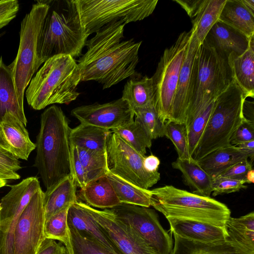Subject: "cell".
Here are the masks:
<instances>
[{"instance_id": "681fc988", "label": "cell", "mask_w": 254, "mask_h": 254, "mask_svg": "<svg viewBox=\"0 0 254 254\" xmlns=\"http://www.w3.org/2000/svg\"><path fill=\"white\" fill-rule=\"evenodd\" d=\"M160 161L156 156L150 154L145 156L143 160V166L146 171L149 172L158 171Z\"/></svg>"}, {"instance_id": "74e56055", "label": "cell", "mask_w": 254, "mask_h": 254, "mask_svg": "<svg viewBox=\"0 0 254 254\" xmlns=\"http://www.w3.org/2000/svg\"><path fill=\"white\" fill-rule=\"evenodd\" d=\"M134 120L144 128L151 138L164 136V125L160 120L154 104L133 110Z\"/></svg>"}, {"instance_id": "7bdbcfd3", "label": "cell", "mask_w": 254, "mask_h": 254, "mask_svg": "<svg viewBox=\"0 0 254 254\" xmlns=\"http://www.w3.org/2000/svg\"><path fill=\"white\" fill-rule=\"evenodd\" d=\"M70 174L76 186L82 189L87 184L86 173L77 153V148L71 143Z\"/></svg>"}, {"instance_id": "5bb4252c", "label": "cell", "mask_w": 254, "mask_h": 254, "mask_svg": "<svg viewBox=\"0 0 254 254\" xmlns=\"http://www.w3.org/2000/svg\"><path fill=\"white\" fill-rule=\"evenodd\" d=\"M44 193L41 188L16 222L13 234V254H36L46 239Z\"/></svg>"}, {"instance_id": "4dcf8cb0", "label": "cell", "mask_w": 254, "mask_h": 254, "mask_svg": "<svg viewBox=\"0 0 254 254\" xmlns=\"http://www.w3.org/2000/svg\"><path fill=\"white\" fill-rule=\"evenodd\" d=\"M218 20L239 30L249 38L254 36V15L240 0H226Z\"/></svg>"}, {"instance_id": "836d02e7", "label": "cell", "mask_w": 254, "mask_h": 254, "mask_svg": "<svg viewBox=\"0 0 254 254\" xmlns=\"http://www.w3.org/2000/svg\"><path fill=\"white\" fill-rule=\"evenodd\" d=\"M76 148L79 158L86 173L87 184L108 175L109 170L106 151Z\"/></svg>"}, {"instance_id": "484cf974", "label": "cell", "mask_w": 254, "mask_h": 254, "mask_svg": "<svg viewBox=\"0 0 254 254\" xmlns=\"http://www.w3.org/2000/svg\"><path fill=\"white\" fill-rule=\"evenodd\" d=\"M173 168L179 170L186 185L193 193L210 197L212 192V178L191 158L182 160L179 158L172 163Z\"/></svg>"}, {"instance_id": "ba28073f", "label": "cell", "mask_w": 254, "mask_h": 254, "mask_svg": "<svg viewBox=\"0 0 254 254\" xmlns=\"http://www.w3.org/2000/svg\"><path fill=\"white\" fill-rule=\"evenodd\" d=\"M49 8L48 1H37L21 22L18 50L11 64L17 98L23 106L25 89L38 71V40Z\"/></svg>"}, {"instance_id": "d6986e66", "label": "cell", "mask_w": 254, "mask_h": 254, "mask_svg": "<svg viewBox=\"0 0 254 254\" xmlns=\"http://www.w3.org/2000/svg\"><path fill=\"white\" fill-rule=\"evenodd\" d=\"M250 39L239 30L218 20L203 41L228 59L232 54L238 56L243 54L248 49Z\"/></svg>"}, {"instance_id": "4fadbf2b", "label": "cell", "mask_w": 254, "mask_h": 254, "mask_svg": "<svg viewBox=\"0 0 254 254\" xmlns=\"http://www.w3.org/2000/svg\"><path fill=\"white\" fill-rule=\"evenodd\" d=\"M10 188L3 196L0 212V254H13V234L15 225L32 197L41 188L38 178L30 177Z\"/></svg>"}, {"instance_id": "52a82bcc", "label": "cell", "mask_w": 254, "mask_h": 254, "mask_svg": "<svg viewBox=\"0 0 254 254\" xmlns=\"http://www.w3.org/2000/svg\"><path fill=\"white\" fill-rule=\"evenodd\" d=\"M245 99L243 91L234 80L216 99L192 159L198 161L211 151L230 145L231 136L246 119L243 113Z\"/></svg>"}, {"instance_id": "db71d44e", "label": "cell", "mask_w": 254, "mask_h": 254, "mask_svg": "<svg viewBox=\"0 0 254 254\" xmlns=\"http://www.w3.org/2000/svg\"><path fill=\"white\" fill-rule=\"evenodd\" d=\"M245 183L251 184L254 181V171L253 169L248 172L244 179Z\"/></svg>"}, {"instance_id": "603a6c76", "label": "cell", "mask_w": 254, "mask_h": 254, "mask_svg": "<svg viewBox=\"0 0 254 254\" xmlns=\"http://www.w3.org/2000/svg\"><path fill=\"white\" fill-rule=\"evenodd\" d=\"M234 80L243 91L245 97H254V36L250 39L248 49L240 56L234 54L228 57Z\"/></svg>"}, {"instance_id": "6da1fadb", "label": "cell", "mask_w": 254, "mask_h": 254, "mask_svg": "<svg viewBox=\"0 0 254 254\" xmlns=\"http://www.w3.org/2000/svg\"><path fill=\"white\" fill-rule=\"evenodd\" d=\"M122 21L108 24L87 40L86 52L77 61L80 81L94 80L103 89L135 75L141 41L125 40Z\"/></svg>"}, {"instance_id": "5b68a950", "label": "cell", "mask_w": 254, "mask_h": 254, "mask_svg": "<svg viewBox=\"0 0 254 254\" xmlns=\"http://www.w3.org/2000/svg\"><path fill=\"white\" fill-rule=\"evenodd\" d=\"M233 80L228 59L203 41L194 61L184 124L203 112Z\"/></svg>"}, {"instance_id": "f6af8a7d", "label": "cell", "mask_w": 254, "mask_h": 254, "mask_svg": "<svg viewBox=\"0 0 254 254\" xmlns=\"http://www.w3.org/2000/svg\"><path fill=\"white\" fill-rule=\"evenodd\" d=\"M19 9L17 0H0V29L15 18Z\"/></svg>"}, {"instance_id": "ac0fdd59", "label": "cell", "mask_w": 254, "mask_h": 254, "mask_svg": "<svg viewBox=\"0 0 254 254\" xmlns=\"http://www.w3.org/2000/svg\"><path fill=\"white\" fill-rule=\"evenodd\" d=\"M0 145L17 159L27 160L36 144L30 137L24 124L10 113L0 123Z\"/></svg>"}, {"instance_id": "bcb514c9", "label": "cell", "mask_w": 254, "mask_h": 254, "mask_svg": "<svg viewBox=\"0 0 254 254\" xmlns=\"http://www.w3.org/2000/svg\"><path fill=\"white\" fill-rule=\"evenodd\" d=\"M252 165L253 164L248 161V159H245L235 164L217 176L244 181L245 177L248 172L253 169Z\"/></svg>"}, {"instance_id": "2e32d148", "label": "cell", "mask_w": 254, "mask_h": 254, "mask_svg": "<svg viewBox=\"0 0 254 254\" xmlns=\"http://www.w3.org/2000/svg\"><path fill=\"white\" fill-rule=\"evenodd\" d=\"M71 115L81 124L111 130L134 120L133 110L122 98L104 104L78 106L71 110Z\"/></svg>"}, {"instance_id": "f5cc1de1", "label": "cell", "mask_w": 254, "mask_h": 254, "mask_svg": "<svg viewBox=\"0 0 254 254\" xmlns=\"http://www.w3.org/2000/svg\"><path fill=\"white\" fill-rule=\"evenodd\" d=\"M244 5L254 15V0H240Z\"/></svg>"}, {"instance_id": "d6a6232c", "label": "cell", "mask_w": 254, "mask_h": 254, "mask_svg": "<svg viewBox=\"0 0 254 254\" xmlns=\"http://www.w3.org/2000/svg\"><path fill=\"white\" fill-rule=\"evenodd\" d=\"M226 0H204L196 16L192 19V27L201 45L209 31L218 20Z\"/></svg>"}, {"instance_id": "f907efd6", "label": "cell", "mask_w": 254, "mask_h": 254, "mask_svg": "<svg viewBox=\"0 0 254 254\" xmlns=\"http://www.w3.org/2000/svg\"><path fill=\"white\" fill-rule=\"evenodd\" d=\"M237 146L245 152L250 158V162L253 164L254 158V140L242 143Z\"/></svg>"}, {"instance_id": "44dd1931", "label": "cell", "mask_w": 254, "mask_h": 254, "mask_svg": "<svg viewBox=\"0 0 254 254\" xmlns=\"http://www.w3.org/2000/svg\"><path fill=\"white\" fill-rule=\"evenodd\" d=\"M171 233L189 240L210 243L228 239L225 227L192 220L168 218Z\"/></svg>"}, {"instance_id": "30bf717a", "label": "cell", "mask_w": 254, "mask_h": 254, "mask_svg": "<svg viewBox=\"0 0 254 254\" xmlns=\"http://www.w3.org/2000/svg\"><path fill=\"white\" fill-rule=\"evenodd\" d=\"M191 33V29L183 32L175 42L164 50L156 71L151 77L155 107L160 121L164 124L171 121L179 76Z\"/></svg>"}, {"instance_id": "9c48e42d", "label": "cell", "mask_w": 254, "mask_h": 254, "mask_svg": "<svg viewBox=\"0 0 254 254\" xmlns=\"http://www.w3.org/2000/svg\"><path fill=\"white\" fill-rule=\"evenodd\" d=\"M88 34L111 22L126 25L144 19L155 10L158 0H75Z\"/></svg>"}, {"instance_id": "e575fe53", "label": "cell", "mask_w": 254, "mask_h": 254, "mask_svg": "<svg viewBox=\"0 0 254 254\" xmlns=\"http://www.w3.org/2000/svg\"><path fill=\"white\" fill-rule=\"evenodd\" d=\"M111 131L118 134L129 145L143 156L146 153V149L151 147L152 139L142 126L135 120Z\"/></svg>"}, {"instance_id": "1f68e13d", "label": "cell", "mask_w": 254, "mask_h": 254, "mask_svg": "<svg viewBox=\"0 0 254 254\" xmlns=\"http://www.w3.org/2000/svg\"><path fill=\"white\" fill-rule=\"evenodd\" d=\"M107 177L121 203L145 207L151 206L150 190L138 187L110 172Z\"/></svg>"}, {"instance_id": "816d5d0a", "label": "cell", "mask_w": 254, "mask_h": 254, "mask_svg": "<svg viewBox=\"0 0 254 254\" xmlns=\"http://www.w3.org/2000/svg\"><path fill=\"white\" fill-rule=\"evenodd\" d=\"M254 105L253 102L245 99L243 105V113L244 117L252 122H254Z\"/></svg>"}, {"instance_id": "f1b7e54d", "label": "cell", "mask_w": 254, "mask_h": 254, "mask_svg": "<svg viewBox=\"0 0 254 254\" xmlns=\"http://www.w3.org/2000/svg\"><path fill=\"white\" fill-rule=\"evenodd\" d=\"M172 254H245L228 239L210 243L187 240L174 235Z\"/></svg>"}, {"instance_id": "b9f144b4", "label": "cell", "mask_w": 254, "mask_h": 254, "mask_svg": "<svg viewBox=\"0 0 254 254\" xmlns=\"http://www.w3.org/2000/svg\"><path fill=\"white\" fill-rule=\"evenodd\" d=\"M212 194L213 196L235 192L247 188L243 180L220 176L212 178Z\"/></svg>"}, {"instance_id": "f546056e", "label": "cell", "mask_w": 254, "mask_h": 254, "mask_svg": "<svg viewBox=\"0 0 254 254\" xmlns=\"http://www.w3.org/2000/svg\"><path fill=\"white\" fill-rule=\"evenodd\" d=\"M112 132L111 130L80 123L71 128L70 140L71 144L78 147L105 152L108 137Z\"/></svg>"}, {"instance_id": "ab89813d", "label": "cell", "mask_w": 254, "mask_h": 254, "mask_svg": "<svg viewBox=\"0 0 254 254\" xmlns=\"http://www.w3.org/2000/svg\"><path fill=\"white\" fill-rule=\"evenodd\" d=\"M164 136L173 143L177 152L178 158H190L188 151L187 132L184 124L167 122L164 125Z\"/></svg>"}, {"instance_id": "8fae6325", "label": "cell", "mask_w": 254, "mask_h": 254, "mask_svg": "<svg viewBox=\"0 0 254 254\" xmlns=\"http://www.w3.org/2000/svg\"><path fill=\"white\" fill-rule=\"evenodd\" d=\"M106 152L109 172L140 188L148 190L160 179L157 171L149 172L143 166V156L129 145L118 134L108 137Z\"/></svg>"}, {"instance_id": "ee69618b", "label": "cell", "mask_w": 254, "mask_h": 254, "mask_svg": "<svg viewBox=\"0 0 254 254\" xmlns=\"http://www.w3.org/2000/svg\"><path fill=\"white\" fill-rule=\"evenodd\" d=\"M253 140H254V122L246 119L233 133L230 144L237 146Z\"/></svg>"}, {"instance_id": "cb8c5ba5", "label": "cell", "mask_w": 254, "mask_h": 254, "mask_svg": "<svg viewBox=\"0 0 254 254\" xmlns=\"http://www.w3.org/2000/svg\"><path fill=\"white\" fill-rule=\"evenodd\" d=\"M76 186L71 174L44 193V207L46 219L52 215L68 208L78 201Z\"/></svg>"}, {"instance_id": "d4e9b609", "label": "cell", "mask_w": 254, "mask_h": 254, "mask_svg": "<svg viewBox=\"0 0 254 254\" xmlns=\"http://www.w3.org/2000/svg\"><path fill=\"white\" fill-rule=\"evenodd\" d=\"M78 196L87 205L103 209L121 203L107 176L87 184L78 191Z\"/></svg>"}, {"instance_id": "277c9868", "label": "cell", "mask_w": 254, "mask_h": 254, "mask_svg": "<svg viewBox=\"0 0 254 254\" xmlns=\"http://www.w3.org/2000/svg\"><path fill=\"white\" fill-rule=\"evenodd\" d=\"M80 73L74 59L57 55L47 60L31 79L25 92L28 105L40 110L54 104H68L80 93Z\"/></svg>"}, {"instance_id": "7a4b0ae2", "label": "cell", "mask_w": 254, "mask_h": 254, "mask_svg": "<svg viewBox=\"0 0 254 254\" xmlns=\"http://www.w3.org/2000/svg\"><path fill=\"white\" fill-rule=\"evenodd\" d=\"M70 130L60 107L52 105L41 115L34 166L46 190L70 174Z\"/></svg>"}, {"instance_id": "8992f818", "label": "cell", "mask_w": 254, "mask_h": 254, "mask_svg": "<svg viewBox=\"0 0 254 254\" xmlns=\"http://www.w3.org/2000/svg\"><path fill=\"white\" fill-rule=\"evenodd\" d=\"M151 206L166 219L197 221L224 227L231 211L224 203L210 197L201 196L166 185L150 190Z\"/></svg>"}, {"instance_id": "9a60e30c", "label": "cell", "mask_w": 254, "mask_h": 254, "mask_svg": "<svg viewBox=\"0 0 254 254\" xmlns=\"http://www.w3.org/2000/svg\"><path fill=\"white\" fill-rule=\"evenodd\" d=\"M84 203L121 254H160L129 227L117 219L109 209L98 210Z\"/></svg>"}, {"instance_id": "9f6ffc18", "label": "cell", "mask_w": 254, "mask_h": 254, "mask_svg": "<svg viewBox=\"0 0 254 254\" xmlns=\"http://www.w3.org/2000/svg\"><path fill=\"white\" fill-rule=\"evenodd\" d=\"M1 209H2V206H1V202L0 201V212L1 211Z\"/></svg>"}, {"instance_id": "8d00e7d4", "label": "cell", "mask_w": 254, "mask_h": 254, "mask_svg": "<svg viewBox=\"0 0 254 254\" xmlns=\"http://www.w3.org/2000/svg\"><path fill=\"white\" fill-rule=\"evenodd\" d=\"M228 239L245 254H254V230L230 217L225 225Z\"/></svg>"}, {"instance_id": "c3c4849f", "label": "cell", "mask_w": 254, "mask_h": 254, "mask_svg": "<svg viewBox=\"0 0 254 254\" xmlns=\"http://www.w3.org/2000/svg\"><path fill=\"white\" fill-rule=\"evenodd\" d=\"M187 12L188 15L193 18L202 5L204 0H174Z\"/></svg>"}, {"instance_id": "ffe728a7", "label": "cell", "mask_w": 254, "mask_h": 254, "mask_svg": "<svg viewBox=\"0 0 254 254\" xmlns=\"http://www.w3.org/2000/svg\"><path fill=\"white\" fill-rule=\"evenodd\" d=\"M67 222L82 236L121 254L104 230L87 210L84 202L77 201L70 206L67 212Z\"/></svg>"}, {"instance_id": "4316f807", "label": "cell", "mask_w": 254, "mask_h": 254, "mask_svg": "<svg viewBox=\"0 0 254 254\" xmlns=\"http://www.w3.org/2000/svg\"><path fill=\"white\" fill-rule=\"evenodd\" d=\"M248 158L237 146L229 145L211 151L197 162L213 178L235 164Z\"/></svg>"}, {"instance_id": "e0dca14e", "label": "cell", "mask_w": 254, "mask_h": 254, "mask_svg": "<svg viewBox=\"0 0 254 254\" xmlns=\"http://www.w3.org/2000/svg\"><path fill=\"white\" fill-rule=\"evenodd\" d=\"M188 47L186 57L182 64L172 108L171 121L184 124L187 109L189 93L192 82L194 64L200 45L194 29Z\"/></svg>"}, {"instance_id": "d590c367", "label": "cell", "mask_w": 254, "mask_h": 254, "mask_svg": "<svg viewBox=\"0 0 254 254\" xmlns=\"http://www.w3.org/2000/svg\"><path fill=\"white\" fill-rule=\"evenodd\" d=\"M68 241L65 246L69 254H118L81 235L67 222Z\"/></svg>"}, {"instance_id": "60d3db41", "label": "cell", "mask_w": 254, "mask_h": 254, "mask_svg": "<svg viewBox=\"0 0 254 254\" xmlns=\"http://www.w3.org/2000/svg\"><path fill=\"white\" fill-rule=\"evenodd\" d=\"M21 169L18 159L0 145V179L6 181L19 179L20 176L16 172Z\"/></svg>"}, {"instance_id": "3957f363", "label": "cell", "mask_w": 254, "mask_h": 254, "mask_svg": "<svg viewBox=\"0 0 254 254\" xmlns=\"http://www.w3.org/2000/svg\"><path fill=\"white\" fill-rule=\"evenodd\" d=\"M50 8L38 40L36 67L57 55L76 58L81 54L89 36L75 0L48 1Z\"/></svg>"}, {"instance_id": "83f0119b", "label": "cell", "mask_w": 254, "mask_h": 254, "mask_svg": "<svg viewBox=\"0 0 254 254\" xmlns=\"http://www.w3.org/2000/svg\"><path fill=\"white\" fill-rule=\"evenodd\" d=\"M121 98L133 110L154 104L151 77L142 76L138 73L129 77L124 86Z\"/></svg>"}, {"instance_id": "f35d334b", "label": "cell", "mask_w": 254, "mask_h": 254, "mask_svg": "<svg viewBox=\"0 0 254 254\" xmlns=\"http://www.w3.org/2000/svg\"><path fill=\"white\" fill-rule=\"evenodd\" d=\"M68 208L62 210L46 219L44 226V234L46 239L59 241L64 246L67 244L68 241L67 224Z\"/></svg>"}, {"instance_id": "7c38bea8", "label": "cell", "mask_w": 254, "mask_h": 254, "mask_svg": "<svg viewBox=\"0 0 254 254\" xmlns=\"http://www.w3.org/2000/svg\"><path fill=\"white\" fill-rule=\"evenodd\" d=\"M109 209L117 219L129 227L159 254H172V237L161 225L154 210L126 203Z\"/></svg>"}, {"instance_id": "11a10c76", "label": "cell", "mask_w": 254, "mask_h": 254, "mask_svg": "<svg viewBox=\"0 0 254 254\" xmlns=\"http://www.w3.org/2000/svg\"><path fill=\"white\" fill-rule=\"evenodd\" d=\"M7 181L0 179V188L6 185Z\"/></svg>"}, {"instance_id": "7402d4cb", "label": "cell", "mask_w": 254, "mask_h": 254, "mask_svg": "<svg viewBox=\"0 0 254 254\" xmlns=\"http://www.w3.org/2000/svg\"><path fill=\"white\" fill-rule=\"evenodd\" d=\"M10 113L27 124L24 106L19 103L14 84L12 65H6L0 58V123L5 115Z\"/></svg>"}, {"instance_id": "7dc6e473", "label": "cell", "mask_w": 254, "mask_h": 254, "mask_svg": "<svg viewBox=\"0 0 254 254\" xmlns=\"http://www.w3.org/2000/svg\"><path fill=\"white\" fill-rule=\"evenodd\" d=\"M36 254H69L66 247L62 243L45 239Z\"/></svg>"}]
</instances>
